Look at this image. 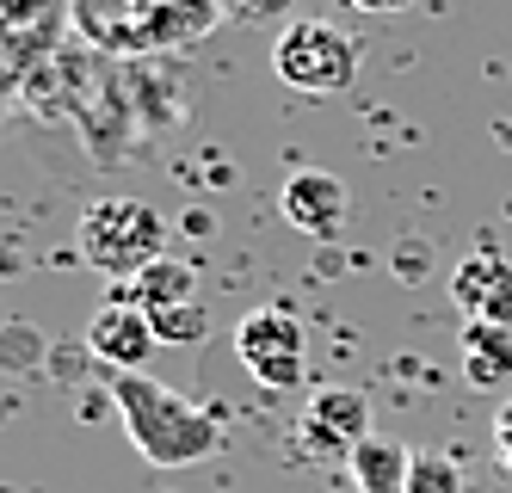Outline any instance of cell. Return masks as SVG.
<instances>
[{
    "label": "cell",
    "mask_w": 512,
    "mask_h": 493,
    "mask_svg": "<svg viewBox=\"0 0 512 493\" xmlns=\"http://www.w3.org/2000/svg\"><path fill=\"white\" fill-rule=\"evenodd\" d=\"M451 302L463 309V321L512 327V259L506 253H469L451 272Z\"/></svg>",
    "instance_id": "8"
},
{
    "label": "cell",
    "mask_w": 512,
    "mask_h": 493,
    "mask_svg": "<svg viewBox=\"0 0 512 493\" xmlns=\"http://www.w3.org/2000/svg\"><path fill=\"white\" fill-rule=\"evenodd\" d=\"M216 19H223L216 0H149L142 19H136V44L179 50V44H192V37H204Z\"/></svg>",
    "instance_id": "9"
},
{
    "label": "cell",
    "mask_w": 512,
    "mask_h": 493,
    "mask_svg": "<svg viewBox=\"0 0 512 493\" xmlns=\"http://www.w3.org/2000/svg\"><path fill=\"white\" fill-rule=\"evenodd\" d=\"M303 432H309L315 450L352 463V450L364 438H377L371 432V395H364V389H315L309 407H303Z\"/></svg>",
    "instance_id": "7"
},
{
    "label": "cell",
    "mask_w": 512,
    "mask_h": 493,
    "mask_svg": "<svg viewBox=\"0 0 512 493\" xmlns=\"http://www.w3.org/2000/svg\"><path fill=\"white\" fill-rule=\"evenodd\" d=\"M161 346V333L149 321V309L112 296L99 302V315L87 321V358L105 364V376H124V370H149V352Z\"/></svg>",
    "instance_id": "5"
},
{
    "label": "cell",
    "mask_w": 512,
    "mask_h": 493,
    "mask_svg": "<svg viewBox=\"0 0 512 493\" xmlns=\"http://www.w3.org/2000/svg\"><path fill=\"white\" fill-rule=\"evenodd\" d=\"M124 302H136V309H149V315H167V309H186V302H198V272L186 259H173L161 253L149 272H136L130 284H118Z\"/></svg>",
    "instance_id": "10"
},
{
    "label": "cell",
    "mask_w": 512,
    "mask_h": 493,
    "mask_svg": "<svg viewBox=\"0 0 512 493\" xmlns=\"http://www.w3.org/2000/svg\"><path fill=\"white\" fill-rule=\"evenodd\" d=\"M161 247H167V222H161L155 204H142V198H99L81 216V259L93 265V272L118 278V284H130L136 272H149V265L161 259Z\"/></svg>",
    "instance_id": "2"
},
{
    "label": "cell",
    "mask_w": 512,
    "mask_h": 493,
    "mask_svg": "<svg viewBox=\"0 0 512 493\" xmlns=\"http://www.w3.org/2000/svg\"><path fill=\"white\" fill-rule=\"evenodd\" d=\"M155 333H161V346H198V339L210 333V315H204V302H186V309H167V315H149Z\"/></svg>",
    "instance_id": "14"
},
{
    "label": "cell",
    "mask_w": 512,
    "mask_h": 493,
    "mask_svg": "<svg viewBox=\"0 0 512 493\" xmlns=\"http://www.w3.org/2000/svg\"><path fill=\"white\" fill-rule=\"evenodd\" d=\"M272 68L284 87H297L309 99H327V93H346L358 81V37L327 25V19H297L278 31L272 44Z\"/></svg>",
    "instance_id": "3"
},
{
    "label": "cell",
    "mask_w": 512,
    "mask_h": 493,
    "mask_svg": "<svg viewBox=\"0 0 512 493\" xmlns=\"http://www.w3.org/2000/svg\"><path fill=\"white\" fill-rule=\"evenodd\" d=\"M463 383L469 389H512V327L469 321L463 327Z\"/></svg>",
    "instance_id": "11"
},
{
    "label": "cell",
    "mask_w": 512,
    "mask_h": 493,
    "mask_svg": "<svg viewBox=\"0 0 512 493\" xmlns=\"http://www.w3.org/2000/svg\"><path fill=\"white\" fill-rule=\"evenodd\" d=\"M408 493H469V481H463V469L445 457V450H414Z\"/></svg>",
    "instance_id": "13"
},
{
    "label": "cell",
    "mask_w": 512,
    "mask_h": 493,
    "mask_svg": "<svg viewBox=\"0 0 512 493\" xmlns=\"http://www.w3.org/2000/svg\"><path fill=\"white\" fill-rule=\"evenodd\" d=\"M395 259H401V278L414 284V278L426 272V241H401V247H395Z\"/></svg>",
    "instance_id": "16"
},
{
    "label": "cell",
    "mask_w": 512,
    "mask_h": 493,
    "mask_svg": "<svg viewBox=\"0 0 512 493\" xmlns=\"http://www.w3.org/2000/svg\"><path fill=\"white\" fill-rule=\"evenodd\" d=\"M105 395H112L118 420L136 444V457L149 469H192L204 457L223 450V420L204 407H192L179 389H167L161 376L149 370H124V376H105Z\"/></svg>",
    "instance_id": "1"
},
{
    "label": "cell",
    "mask_w": 512,
    "mask_h": 493,
    "mask_svg": "<svg viewBox=\"0 0 512 493\" xmlns=\"http://www.w3.org/2000/svg\"><path fill=\"white\" fill-rule=\"evenodd\" d=\"M408 475H414V450L395 444V438H364L352 450L358 493H408Z\"/></svg>",
    "instance_id": "12"
},
{
    "label": "cell",
    "mask_w": 512,
    "mask_h": 493,
    "mask_svg": "<svg viewBox=\"0 0 512 493\" xmlns=\"http://www.w3.org/2000/svg\"><path fill=\"white\" fill-rule=\"evenodd\" d=\"M494 457H500V469L512 475V395H506V407H500V420H494Z\"/></svg>",
    "instance_id": "15"
},
{
    "label": "cell",
    "mask_w": 512,
    "mask_h": 493,
    "mask_svg": "<svg viewBox=\"0 0 512 493\" xmlns=\"http://www.w3.org/2000/svg\"><path fill=\"white\" fill-rule=\"evenodd\" d=\"M278 210H284V222H290L297 235L327 241V235H340V222H346V210H352V192H346V179H340V173L303 167V173H290V179H284Z\"/></svg>",
    "instance_id": "6"
},
{
    "label": "cell",
    "mask_w": 512,
    "mask_h": 493,
    "mask_svg": "<svg viewBox=\"0 0 512 493\" xmlns=\"http://www.w3.org/2000/svg\"><path fill=\"white\" fill-rule=\"evenodd\" d=\"M235 358L260 389H303L309 370V333L290 309H253L235 327Z\"/></svg>",
    "instance_id": "4"
},
{
    "label": "cell",
    "mask_w": 512,
    "mask_h": 493,
    "mask_svg": "<svg viewBox=\"0 0 512 493\" xmlns=\"http://www.w3.org/2000/svg\"><path fill=\"white\" fill-rule=\"evenodd\" d=\"M346 7H358V13H408L414 0H346Z\"/></svg>",
    "instance_id": "17"
}]
</instances>
